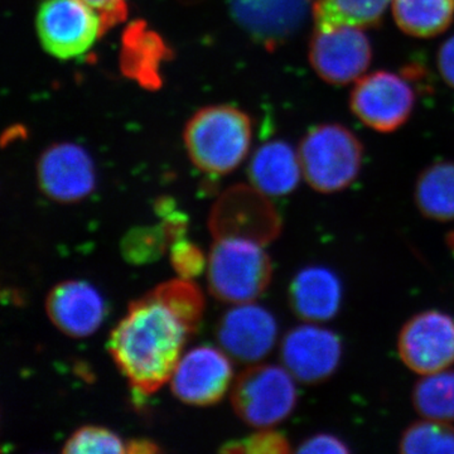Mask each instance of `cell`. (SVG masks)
Instances as JSON below:
<instances>
[{"label":"cell","instance_id":"obj_1","mask_svg":"<svg viewBox=\"0 0 454 454\" xmlns=\"http://www.w3.org/2000/svg\"><path fill=\"white\" fill-rule=\"evenodd\" d=\"M202 307L201 292L184 278L130 304L110 334L109 348L134 389L146 395L170 380Z\"/></svg>","mask_w":454,"mask_h":454},{"label":"cell","instance_id":"obj_2","mask_svg":"<svg viewBox=\"0 0 454 454\" xmlns=\"http://www.w3.org/2000/svg\"><path fill=\"white\" fill-rule=\"evenodd\" d=\"M252 119L230 106L203 107L188 121L184 145L193 164L210 175H226L250 151Z\"/></svg>","mask_w":454,"mask_h":454},{"label":"cell","instance_id":"obj_3","mask_svg":"<svg viewBox=\"0 0 454 454\" xmlns=\"http://www.w3.org/2000/svg\"><path fill=\"white\" fill-rule=\"evenodd\" d=\"M273 268L267 252L250 236L223 235L212 247L207 264L210 291L226 303H247L267 291Z\"/></svg>","mask_w":454,"mask_h":454},{"label":"cell","instance_id":"obj_4","mask_svg":"<svg viewBox=\"0 0 454 454\" xmlns=\"http://www.w3.org/2000/svg\"><path fill=\"white\" fill-rule=\"evenodd\" d=\"M298 154L304 179L319 193H336L351 186L364 162L361 140L336 122L318 124L307 131Z\"/></svg>","mask_w":454,"mask_h":454},{"label":"cell","instance_id":"obj_5","mask_svg":"<svg viewBox=\"0 0 454 454\" xmlns=\"http://www.w3.org/2000/svg\"><path fill=\"white\" fill-rule=\"evenodd\" d=\"M286 367L253 365L236 379L231 400L235 413L249 426L271 428L291 415L297 404V385Z\"/></svg>","mask_w":454,"mask_h":454},{"label":"cell","instance_id":"obj_6","mask_svg":"<svg viewBox=\"0 0 454 454\" xmlns=\"http://www.w3.org/2000/svg\"><path fill=\"white\" fill-rule=\"evenodd\" d=\"M35 27L43 49L61 59L88 52L107 29L103 17L82 0H43Z\"/></svg>","mask_w":454,"mask_h":454},{"label":"cell","instance_id":"obj_7","mask_svg":"<svg viewBox=\"0 0 454 454\" xmlns=\"http://www.w3.org/2000/svg\"><path fill=\"white\" fill-rule=\"evenodd\" d=\"M415 106V91L404 74L390 71L360 77L349 95V107L355 116L379 133H393L411 119Z\"/></svg>","mask_w":454,"mask_h":454},{"label":"cell","instance_id":"obj_8","mask_svg":"<svg viewBox=\"0 0 454 454\" xmlns=\"http://www.w3.org/2000/svg\"><path fill=\"white\" fill-rule=\"evenodd\" d=\"M363 31L357 27H340L331 31L315 29L309 41V64L324 82L348 85L369 70L372 47Z\"/></svg>","mask_w":454,"mask_h":454},{"label":"cell","instance_id":"obj_9","mask_svg":"<svg viewBox=\"0 0 454 454\" xmlns=\"http://www.w3.org/2000/svg\"><path fill=\"white\" fill-rule=\"evenodd\" d=\"M397 352L419 375L448 369L454 363V319L434 309L411 317L397 337Z\"/></svg>","mask_w":454,"mask_h":454},{"label":"cell","instance_id":"obj_10","mask_svg":"<svg viewBox=\"0 0 454 454\" xmlns=\"http://www.w3.org/2000/svg\"><path fill=\"white\" fill-rule=\"evenodd\" d=\"M342 357V342L333 331L316 324L297 325L284 336L280 358L298 382L319 384L336 372Z\"/></svg>","mask_w":454,"mask_h":454},{"label":"cell","instance_id":"obj_11","mask_svg":"<svg viewBox=\"0 0 454 454\" xmlns=\"http://www.w3.org/2000/svg\"><path fill=\"white\" fill-rule=\"evenodd\" d=\"M231 380L229 355L223 348L200 346L179 358L169 381L173 394L181 402L205 406L219 402Z\"/></svg>","mask_w":454,"mask_h":454},{"label":"cell","instance_id":"obj_12","mask_svg":"<svg viewBox=\"0 0 454 454\" xmlns=\"http://www.w3.org/2000/svg\"><path fill=\"white\" fill-rule=\"evenodd\" d=\"M277 336L274 316L253 301L234 304L217 325L221 348L239 363H260L273 349Z\"/></svg>","mask_w":454,"mask_h":454},{"label":"cell","instance_id":"obj_13","mask_svg":"<svg viewBox=\"0 0 454 454\" xmlns=\"http://www.w3.org/2000/svg\"><path fill=\"white\" fill-rule=\"evenodd\" d=\"M313 0H230L232 17L268 50L291 40L306 22Z\"/></svg>","mask_w":454,"mask_h":454},{"label":"cell","instance_id":"obj_14","mask_svg":"<svg viewBox=\"0 0 454 454\" xmlns=\"http://www.w3.org/2000/svg\"><path fill=\"white\" fill-rule=\"evenodd\" d=\"M41 190L57 202L82 201L97 184L94 162L82 146L57 143L41 155L37 166Z\"/></svg>","mask_w":454,"mask_h":454},{"label":"cell","instance_id":"obj_15","mask_svg":"<svg viewBox=\"0 0 454 454\" xmlns=\"http://www.w3.org/2000/svg\"><path fill=\"white\" fill-rule=\"evenodd\" d=\"M46 310L61 333L77 339L97 333L106 312L103 295L83 280L57 284L47 297Z\"/></svg>","mask_w":454,"mask_h":454},{"label":"cell","instance_id":"obj_16","mask_svg":"<svg viewBox=\"0 0 454 454\" xmlns=\"http://www.w3.org/2000/svg\"><path fill=\"white\" fill-rule=\"evenodd\" d=\"M289 303L294 315L309 324L330 321L342 303V284L331 269L310 265L301 269L289 286Z\"/></svg>","mask_w":454,"mask_h":454},{"label":"cell","instance_id":"obj_17","mask_svg":"<svg viewBox=\"0 0 454 454\" xmlns=\"http://www.w3.org/2000/svg\"><path fill=\"white\" fill-rule=\"evenodd\" d=\"M301 176L300 154L284 140L259 146L249 164L250 182L264 196L289 195L300 184Z\"/></svg>","mask_w":454,"mask_h":454},{"label":"cell","instance_id":"obj_18","mask_svg":"<svg viewBox=\"0 0 454 454\" xmlns=\"http://www.w3.org/2000/svg\"><path fill=\"white\" fill-rule=\"evenodd\" d=\"M393 0H313L315 29L331 31L340 27L373 28L382 22Z\"/></svg>","mask_w":454,"mask_h":454},{"label":"cell","instance_id":"obj_19","mask_svg":"<svg viewBox=\"0 0 454 454\" xmlns=\"http://www.w3.org/2000/svg\"><path fill=\"white\" fill-rule=\"evenodd\" d=\"M391 9L400 31L411 37H437L454 20V0H393Z\"/></svg>","mask_w":454,"mask_h":454},{"label":"cell","instance_id":"obj_20","mask_svg":"<svg viewBox=\"0 0 454 454\" xmlns=\"http://www.w3.org/2000/svg\"><path fill=\"white\" fill-rule=\"evenodd\" d=\"M414 200L427 219L454 220V162L441 160L427 167L415 184Z\"/></svg>","mask_w":454,"mask_h":454},{"label":"cell","instance_id":"obj_21","mask_svg":"<svg viewBox=\"0 0 454 454\" xmlns=\"http://www.w3.org/2000/svg\"><path fill=\"white\" fill-rule=\"evenodd\" d=\"M413 405L426 419L454 422V372L423 375L413 390Z\"/></svg>","mask_w":454,"mask_h":454},{"label":"cell","instance_id":"obj_22","mask_svg":"<svg viewBox=\"0 0 454 454\" xmlns=\"http://www.w3.org/2000/svg\"><path fill=\"white\" fill-rule=\"evenodd\" d=\"M399 450L405 454H454V427L424 418L404 430Z\"/></svg>","mask_w":454,"mask_h":454},{"label":"cell","instance_id":"obj_23","mask_svg":"<svg viewBox=\"0 0 454 454\" xmlns=\"http://www.w3.org/2000/svg\"><path fill=\"white\" fill-rule=\"evenodd\" d=\"M64 452L70 454L127 453V443L110 429L86 426L77 429L67 439Z\"/></svg>","mask_w":454,"mask_h":454},{"label":"cell","instance_id":"obj_24","mask_svg":"<svg viewBox=\"0 0 454 454\" xmlns=\"http://www.w3.org/2000/svg\"><path fill=\"white\" fill-rule=\"evenodd\" d=\"M223 450L232 453L286 454L291 452V447L283 433L267 428L243 441L229 444Z\"/></svg>","mask_w":454,"mask_h":454},{"label":"cell","instance_id":"obj_25","mask_svg":"<svg viewBox=\"0 0 454 454\" xmlns=\"http://www.w3.org/2000/svg\"><path fill=\"white\" fill-rule=\"evenodd\" d=\"M172 260L175 268L184 279L195 277L202 270V254L193 245L186 243V241H178L173 247Z\"/></svg>","mask_w":454,"mask_h":454},{"label":"cell","instance_id":"obj_26","mask_svg":"<svg viewBox=\"0 0 454 454\" xmlns=\"http://www.w3.org/2000/svg\"><path fill=\"white\" fill-rule=\"evenodd\" d=\"M298 453H349V448L342 439L330 433H319L301 442Z\"/></svg>","mask_w":454,"mask_h":454},{"label":"cell","instance_id":"obj_27","mask_svg":"<svg viewBox=\"0 0 454 454\" xmlns=\"http://www.w3.org/2000/svg\"><path fill=\"white\" fill-rule=\"evenodd\" d=\"M103 17L106 28L121 22L127 14L125 0H82Z\"/></svg>","mask_w":454,"mask_h":454},{"label":"cell","instance_id":"obj_28","mask_svg":"<svg viewBox=\"0 0 454 454\" xmlns=\"http://www.w3.org/2000/svg\"><path fill=\"white\" fill-rule=\"evenodd\" d=\"M437 67L443 82L454 89V35L439 47Z\"/></svg>","mask_w":454,"mask_h":454},{"label":"cell","instance_id":"obj_29","mask_svg":"<svg viewBox=\"0 0 454 454\" xmlns=\"http://www.w3.org/2000/svg\"><path fill=\"white\" fill-rule=\"evenodd\" d=\"M160 450V448L155 446L152 442L145 441V439H139V441H131L127 443V453L139 454V453H155Z\"/></svg>","mask_w":454,"mask_h":454}]
</instances>
